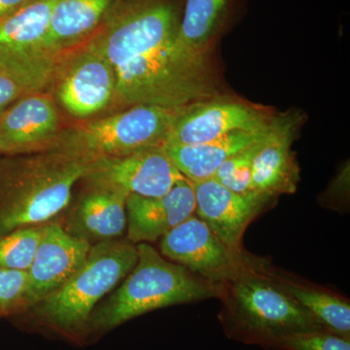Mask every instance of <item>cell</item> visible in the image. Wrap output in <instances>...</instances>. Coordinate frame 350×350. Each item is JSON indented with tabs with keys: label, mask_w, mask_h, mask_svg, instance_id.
I'll list each match as a JSON object with an SVG mask.
<instances>
[{
	"label": "cell",
	"mask_w": 350,
	"mask_h": 350,
	"mask_svg": "<svg viewBox=\"0 0 350 350\" xmlns=\"http://www.w3.org/2000/svg\"><path fill=\"white\" fill-rule=\"evenodd\" d=\"M137 259V245L128 239L94 244L68 282L15 320L31 331L85 345L92 312L131 273Z\"/></svg>",
	"instance_id": "3"
},
{
	"label": "cell",
	"mask_w": 350,
	"mask_h": 350,
	"mask_svg": "<svg viewBox=\"0 0 350 350\" xmlns=\"http://www.w3.org/2000/svg\"><path fill=\"white\" fill-rule=\"evenodd\" d=\"M118 0H56L46 43L62 59L86 42Z\"/></svg>",
	"instance_id": "19"
},
{
	"label": "cell",
	"mask_w": 350,
	"mask_h": 350,
	"mask_svg": "<svg viewBox=\"0 0 350 350\" xmlns=\"http://www.w3.org/2000/svg\"><path fill=\"white\" fill-rule=\"evenodd\" d=\"M24 94H27L22 88L6 76L0 75V115Z\"/></svg>",
	"instance_id": "26"
},
{
	"label": "cell",
	"mask_w": 350,
	"mask_h": 350,
	"mask_svg": "<svg viewBox=\"0 0 350 350\" xmlns=\"http://www.w3.org/2000/svg\"><path fill=\"white\" fill-rule=\"evenodd\" d=\"M183 0H118L88 42L116 79V107L178 108L215 98L206 54L178 39Z\"/></svg>",
	"instance_id": "1"
},
{
	"label": "cell",
	"mask_w": 350,
	"mask_h": 350,
	"mask_svg": "<svg viewBox=\"0 0 350 350\" xmlns=\"http://www.w3.org/2000/svg\"><path fill=\"white\" fill-rule=\"evenodd\" d=\"M325 330L350 338L349 301L320 290L280 282Z\"/></svg>",
	"instance_id": "21"
},
{
	"label": "cell",
	"mask_w": 350,
	"mask_h": 350,
	"mask_svg": "<svg viewBox=\"0 0 350 350\" xmlns=\"http://www.w3.org/2000/svg\"><path fill=\"white\" fill-rule=\"evenodd\" d=\"M91 247L92 244L69 234L57 220L44 225L27 271V310L68 282L86 261Z\"/></svg>",
	"instance_id": "12"
},
{
	"label": "cell",
	"mask_w": 350,
	"mask_h": 350,
	"mask_svg": "<svg viewBox=\"0 0 350 350\" xmlns=\"http://www.w3.org/2000/svg\"><path fill=\"white\" fill-rule=\"evenodd\" d=\"M195 208L194 185L186 177L159 197L128 196L126 239L133 244L154 243L193 215Z\"/></svg>",
	"instance_id": "15"
},
{
	"label": "cell",
	"mask_w": 350,
	"mask_h": 350,
	"mask_svg": "<svg viewBox=\"0 0 350 350\" xmlns=\"http://www.w3.org/2000/svg\"><path fill=\"white\" fill-rule=\"evenodd\" d=\"M160 248L163 256L213 282H232L252 267L195 215L165 234Z\"/></svg>",
	"instance_id": "9"
},
{
	"label": "cell",
	"mask_w": 350,
	"mask_h": 350,
	"mask_svg": "<svg viewBox=\"0 0 350 350\" xmlns=\"http://www.w3.org/2000/svg\"><path fill=\"white\" fill-rule=\"evenodd\" d=\"M137 247L135 268L118 289L92 312L85 344L145 313L215 295L213 285L191 275L180 265L167 261L150 244L138 243Z\"/></svg>",
	"instance_id": "4"
},
{
	"label": "cell",
	"mask_w": 350,
	"mask_h": 350,
	"mask_svg": "<svg viewBox=\"0 0 350 350\" xmlns=\"http://www.w3.org/2000/svg\"><path fill=\"white\" fill-rule=\"evenodd\" d=\"M0 156H2V153H1V151H0Z\"/></svg>",
	"instance_id": "28"
},
{
	"label": "cell",
	"mask_w": 350,
	"mask_h": 350,
	"mask_svg": "<svg viewBox=\"0 0 350 350\" xmlns=\"http://www.w3.org/2000/svg\"><path fill=\"white\" fill-rule=\"evenodd\" d=\"M56 0H31L0 19V75L25 94L50 92L62 59L46 43Z\"/></svg>",
	"instance_id": "7"
},
{
	"label": "cell",
	"mask_w": 350,
	"mask_h": 350,
	"mask_svg": "<svg viewBox=\"0 0 350 350\" xmlns=\"http://www.w3.org/2000/svg\"><path fill=\"white\" fill-rule=\"evenodd\" d=\"M193 185L198 216L223 243L239 250L244 230L268 200L238 194L213 178Z\"/></svg>",
	"instance_id": "16"
},
{
	"label": "cell",
	"mask_w": 350,
	"mask_h": 350,
	"mask_svg": "<svg viewBox=\"0 0 350 350\" xmlns=\"http://www.w3.org/2000/svg\"><path fill=\"white\" fill-rule=\"evenodd\" d=\"M257 144L223 163L211 178L238 194L255 197L251 190V165Z\"/></svg>",
	"instance_id": "24"
},
{
	"label": "cell",
	"mask_w": 350,
	"mask_h": 350,
	"mask_svg": "<svg viewBox=\"0 0 350 350\" xmlns=\"http://www.w3.org/2000/svg\"><path fill=\"white\" fill-rule=\"evenodd\" d=\"M269 126L262 130L234 131L204 144H165L163 148L184 177L192 182L206 180L226 161L260 142Z\"/></svg>",
	"instance_id": "18"
},
{
	"label": "cell",
	"mask_w": 350,
	"mask_h": 350,
	"mask_svg": "<svg viewBox=\"0 0 350 350\" xmlns=\"http://www.w3.org/2000/svg\"><path fill=\"white\" fill-rule=\"evenodd\" d=\"M27 271L0 269V319H15L27 310Z\"/></svg>",
	"instance_id": "23"
},
{
	"label": "cell",
	"mask_w": 350,
	"mask_h": 350,
	"mask_svg": "<svg viewBox=\"0 0 350 350\" xmlns=\"http://www.w3.org/2000/svg\"><path fill=\"white\" fill-rule=\"evenodd\" d=\"M42 226L0 234V269L27 271L43 232Z\"/></svg>",
	"instance_id": "22"
},
{
	"label": "cell",
	"mask_w": 350,
	"mask_h": 350,
	"mask_svg": "<svg viewBox=\"0 0 350 350\" xmlns=\"http://www.w3.org/2000/svg\"><path fill=\"white\" fill-rule=\"evenodd\" d=\"M91 161L53 150L0 156V234L57 220Z\"/></svg>",
	"instance_id": "2"
},
{
	"label": "cell",
	"mask_w": 350,
	"mask_h": 350,
	"mask_svg": "<svg viewBox=\"0 0 350 350\" xmlns=\"http://www.w3.org/2000/svg\"><path fill=\"white\" fill-rule=\"evenodd\" d=\"M232 282L231 298L221 319L229 337L273 347L295 334L325 330L280 283L252 271Z\"/></svg>",
	"instance_id": "5"
},
{
	"label": "cell",
	"mask_w": 350,
	"mask_h": 350,
	"mask_svg": "<svg viewBox=\"0 0 350 350\" xmlns=\"http://www.w3.org/2000/svg\"><path fill=\"white\" fill-rule=\"evenodd\" d=\"M296 120L273 117L268 133L255 147L251 165V190L255 197L269 200L293 194L300 181V167L293 152Z\"/></svg>",
	"instance_id": "14"
},
{
	"label": "cell",
	"mask_w": 350,
	"mask_h": 350,
	"mask_svg": "<svg viewBox=\"0 0 350 350\" xmlns=\"http://www.w3.org/2000/svg\"><path fill=\"white\" fill-rule=\"evenodd\" d=\"M234 1L183 0L178 31L182 45L198 54H206L214 38L229 22Z\"/></svg>",
	"instance_id": "20"
},
{
	"label": "cell",
	"mask_w": 350,
	"mask_h": 350,
	"mask_svg": "<svg viewBox=\"0 0 350 350\" xmlns=\"http://www.w3.org/2000/svg\"><path fill=\"white\" fill-rule=\"evenodd\" d=\"M31 0H0V19L29 3Z\"/></svg>",
	"instance_id": "27"
},
{
	"label": "cell",
	"mask_w": 350,
	"mask_h": 350,
	"mask_svg": "<svg viewBox=\"0 0 350 350\" xmlns=\"http://www.w3.org/2000/svg\"><path fill=\"white\" fill-rule=\"evenodd\" d=\"M278 350H350V338L321 330L304 332L282 338L273 347Z\"/></svg>",
	"instance_id": "25"
},
{
	"label": "cell",
	"mask_w": 350,
	"mask_h": 350,
	"mask_svg": "<svg viewBox=\"0 0 350 350\" xmlns=\"http://www.w3.org/2000/svg\"><path fill=\"white\" fill-rule=\"evenodd\" d=\"M163 147L92 160L82 181L121 191L126 195L159 197L183 178Z\"/></svg>",
	"instance_id": "10"
},
{
	"label": "cell",
	"mask_w": 350,
	"mask_h": 350,
	"mask_svg": "<svg viewBox=\"0 0 350 350\" xmlns=\"http://www.w3.org/2000/svg\"><path fill=\"white\" fill-rule=\"evenodd\" d=\"M50 93L73 118H94L116 103L114 71L86 41L62 57Z\"/></svg>",
	"instance_id": "8"
},
{
	"label": "cell",
	"mask_w": 350,
	"mask_h": 350,
	"mask_svg": "<svg viewBox=\"0 0 350 350\" xmlns=\"http://www.w3.org/2000/svg\"><path fill=\"white\" fill-rule=\"evenodd\" d=\"M182 107L133 105L62 129L46 150L94 160L163 147Z\"/></svg>",
	"instance_id": "6"
},
{
	"label": "cell",
	"mask_w": 350,
	"mask_h": 350,
	"mask_svg": "<svg viewBox=\"0 0 350 350\" xmlns=\"http://www.w3.org/2000/svg\"><path fill=\"white\" fill-rule=\"evenodd\" d=\"M86 184L66 216L64 230L92 245L123 236L126 230L128 195L115 189Z\"/></svg>",
	"instance_id": "17"
},
{
	"label": "cell",
	"mask_w": 350,
	"mask_h": 350,
	"mask_svg": "<svg viewBox=\"0 0 350 350\" xmlns=\"http://www.w3.org/2000/svg\"><path fill=\"white\" fill-rule=\"evenodd\" d=\"M273 119L243 101L215 96L182 107L165 144H204L234 131L262 130Z\"/></svg>",
	"instance_id": "11"
},
{
	"label": "cell",
	"mask_w": 350,
	"mask_h": 350,
	"mask_svg": "<svg viewBox=\"0 0 350 350\" xmlns=\"http://www.w3.org/2000/svg\"><path fill=\"white\" fill-rule=\"evenodd\" d=\"M64 126L50 92L27 94L0 115L2 155L44 151Z\"/></svg>",
	"instance_id": "13"
}]
</instances>
